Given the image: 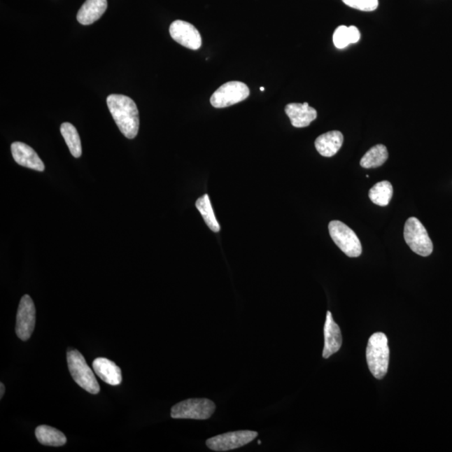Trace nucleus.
Masks as SVG:
<instances>
[{
	"label": "nucleus",
	"mask_w": 452,
	"mask_h": 452,
	"mask_svg": "<svg viewBox=\"0 0 452 452\" xmlns=\"http://www.w3.org/2000/svg\"><path fill=\"white\" fill-rule=\"evenodd\" d=\"M106 104L121 133L127 139H134L139 130V114L134 101L125 95L112 94L106 98Z\"/></svg>",
	"instance_id": "nucleus-1"
},
{
	"label": "nucleus",
	"mask_w": 452,
	"mask_h": 452,
	"mask_svg": "<svg viewBox=\"0 0 452 452\" xmlns=\"http://www.w3.org/2000/svg\"><path fill=\"white\" fill-rule=\"evenodd\" d=\"M366 359L374 378L382 379L386 376L389 368L390 348L385 334L375 332L370 337L366 349Z\"/></svg>",
	"instance_id": "nucleus-2"
},
{
	"label": "nucleus",
	"mask_w": 452,
	"mask_h": 452,
	"mask_svg": "<svg viewBox=\"0 0 452 452\" xmlns=\"http://www.w3.org/2000/svg\"><path fill=\"white\" fill-rule=\"evenodd\" d=\"M66 358L68 368L75 382L92 395L99 393V383L82 353L76 349L69 348L67 351Z\"/></svg>",
	"instance_id": "nucleus-3"
},
{
	"label": "nucleus",
	"mask_w": 452,
	"mask_h": 452,
	"mask_svg": "<svg viewBox=\"0 0 452 452\" xmlns=\"http://www.w3.org/2000/svg\"><path fill=\"white\" fill-rule=\"evenodd\" d=\"M404 237L407 244L414 253L428 257L433 251V243L429 236L428 230L415 217H411L404 225Z\"/></svg>",
	"instance_id": "nucleus-4"
},
{
	"label": "nucleus",
	"mask_w": 452,
	"mask_h": 452,
	"mask_svg": "<svg viewBox=\"0 0 452 452\" xmlns=\"http://www.w3.org/2000/svg\"><path fill=\"white\" fill-rule=\"evenodd\" d=\"M216 404L208 399H189L174 404V419L208 420L216 411Z\"/></svg>",
	"instance_id": "nucleus-5"
},
{
	"label": "nucleus",
	"mask_w": 452,
	"mask_h": 452,
	"mask_svg": "<svg viewBox=\"0 0 452 452\" xmlns=\"http://www.w3.org/2000/svg\"><path fill=\"white\" fill-rule=\"evenodd\" d=\"M330 236L339 248L349 257H358L362 254L359 237L351 228L339 220H332L328 225Z\"/></svg>",
	"instance_id": "nucleus-6"
},
{
	"label": "nucleus",
	"mask_w": 452,
	"mask_h": 452,
	"mask_svg": "<svg viewBox=\"0 0 452 452\" xmlns=\"http://www.w3.org/2000/svg\"><path fill=\"white\" fill-rule=\"evenodd\" d=\"M257 436L258 433L253 430H237L210 438L206 442V446L212 451H228L249 444Z\"/></svg>",
	"instance_id": "nucleus-7"
},
{
	"label": "nucleus",
	"mask_w": 452,
	"mask_h": 452,
	"mask_svg": "<svg viewBox=\"0 0 452 452\" xmlns=\"http://www.w3.org/2000/svg\"><path fill=\"white\" fill-rule=\"evenodd\" d=\"M250 95L249 87L241 82H229L217 89L211 97L214 108H224L244 101Z\"/></svg>",
	"instance_id": "nucleus-8"
},
{
	"label": "nucleus",
	"mask_w": 452,
	"mask_h": 452,
	"mask_svg": "<svg viewBox=\"0 0 452 452\" xmlns=\"http://www.w3.org/2000/svg\"><path fill=\"white\" fill-rule=\"evenodd\" d=\"M36 306L32 298L24 295L21 298L16 317L15 332L22 341L31 338L36 326Z\"/></svg>",
	"instance_id": "nucleus-9"
},
{
	"label": "nucleus",
	"mask_w": 452,
	"mask_h": 452,
	"mask_svg": "<svg viewBox=\"0 0 452 452\" xmlns=\"http://www.w3.org/2000/svg\"><path fill=\"white\" fill-rule=\"evenodd\" d=\"M170 36L174 41L190 50H198L202 44V36L193 24L176 20L170 25Z\"/></svg>",
	"instance_id": "nucleus-10"
},
{
	"label": "nucleus",
	"mask_w": 452,
	"mask_h": 452,
	"mask_svg": "<svg viewBox=\"0 0 452 452\" xmlns=\"http://www.w3.org/2000/svg\"><path fill=\"white\" fill-rule=\"evenodd\" d=\"M13 157L17 164L23 167L43 172L45 164L37 153L29 145L21 142L13 143L11 145Z\"/></svg>",
	"instance_id": "nucleus-11"
},
{
	"label": "nucleus",
	"mask_w": 452,
	"mask_h": 452,
	"mask_svg": "<svg viewBox=\"0 0 452 452\" xmlns=\"http://www.w3.org/2000/svg\"><path fill=\"white\" fill-rule=\"evenodd\" d=\"M342 334L340 327L334 322L332 315L327 311L326 322L324 324V348L323 357L328 359L331 355H334L342 346Z\"/></svg>",
	"instance_id": "nucleus-12"
},
{
	"label": "nucleus",
	"mask_w": 452,
	"mask_h": 452,
	"mask_svg": "<svg viewBox=\"0 0 452 452\" xmlns=\"http://www.w3.org/2000/svg\"><path fill=\"white\" fill-rule=\"evenodd\" d=\"M285 112L295 127H309L318 116L317 111L311 108L308 102L302 104H290L285 106Z\"/></svg>",
	"instance_id": "nucleus-13"
},
{
	"label": "nucleus",
	"mask_w": 452,
	"mask_h": 452,
	"mask_svg": "<svg viewBox=\"0 0 452 452\" xmlns=\"http://www.w3.org/2000/svg\"><path fill=\"white\" fill-rule=\"evenodd\" d=\"M92 368L97 376L108 385L115 386L122 383L121 369L114 362L106 358H97L92 362Z\"/></svg>",
	"instance_id": "nucleus-14"
},
{
	"label": "nucleus",
	"mask_w": 452,
	"mask_h": 452,
	"mask_svg": "<svg viewBox=\"0 0 452 452\" xmlns=\"http://www.w3.org/2000/svg\"><path fill=\"white\" fill-rule=\"evenodd\" d=\"M108 8V0H86L80 7L76 19L83 25L92 24L99 20Z\"/></svg>",
	"instance_id": "nucleus-15"
},
{
	"label": "nucleus",
	"mask_w": 452,
	"mask_h": 452,
	"mask_svg": "<svg viewBox=\"0 0 452 452\" xmlns=\"http://www.w3.org/2000/svg\"><path fill=\"white\" fill-rule=\"evenodd\" d=\"M344 143V135L339 131H331L319 136L315 141L317 151L323 157L334 156Z\"/></svg>",
	"instance_id": "nucleus-16"
},
{
	"label": "nucleus",
	"mask_w": 452,
	"mask_h": 452,
	"mask_svg": "<svg viewBox=\"0 0 452 452\" xmlns=\"http://www.w3.org/2000/svg\"><path fill=\"white\" fill-rule=\"evenodd\" d=\"M36 437L41 444L44 446H62L67 442L65 435L48 425L38 426L36 429Z\"/></svg>",
	"instance_id": "nucleus-17"
},
{
	"label": "nucleus",
	"mask_w": 452,
	"mask_h": 452,
	"mask_svg": "<svg viewBox=\"0 0 452 452\" xmlns=\"http://www.w3.org/2000/svg\"><path fill=\"white\" fill-rule=\"evenodd\" d=\"M389 157V153L385 145L378 144L371 148L360 160V165L365 169H374L381 167L386 163Z\"/></svg>",
	"instance_id": "nucleus-18"
},
{
	"label": "nucleus",
	"mask_w": 452,
	"mask_h": 452,
	"mask_svg": "<svg viewBox=\"0 0 452 452\" xmlns=\"http://www.w3.org/2000/svg\"><path fill=\"white\" fill-rule=\"evenodd\" d=\"M393 196V186L389 181L377 183L371 188L369 197L374 204L379 206H387Z\"/></svg>",
	"instance_id": "nucleus-19"
},
{
	"label": "nucleus",
	"mask_w": 452,
	"mask_h": 452,
	"mask_svg": "<svg viewBox=\"0 0 452 452\" xmlns=\"http://www.w3.org/2000/svg\"><path fill=\"white\" fill-rule=\"evenodd\" d=\"M61 133L71 155L80 157L83 153L82 143L76 127L69 122H64L61 126Z\"/></svg>",
	"instance_id": "nucleus-20"
},
{
	"label": "nucleus",
	"mask_w": 452,
	"mask_h": 452,
	"mask_svg": "<svg viewBox=\"0 0 452 452\" xmlns=\"http://www.w3.org/2000/svg\"><path fill=\"white\" fill-rule=\"evenodd\" d=\"M196 208L202 214L204 223L209 226L212 232L216 233L219 232L220 230V226L217 221L215 216L214 211L211 203V199L209 198L208 195H204L202 197H200L197 199V202L195 203Z\"/></svg>",
	"instance_id": "nucleus-21"
},
{
	"label": "nucleus",
	"mask_w": 452,
	"mask_h": 452,
	"mask_svg": "<svg viewBox=\"0 0 452 452\" xmlns=\"http://www.w3.org/2000/svg\"><path fill=\"white\" fill-rule=\"evenodd\" d=\"M346 6L361 11H374L379 6L378 0H342Z\"/></svg>",
	"instance_id": "nucleus-22"
},
{
	"label": "nucleus",
	"mask_w": 452,
	"mask_h": 452,
	"mask_svg": "<svg viewBox=\"0 0 452 452\" xmlns=\"http://www.w3.org/2000/svg\"><path fill=\"white\" fill-rule=\"evenodd\" d=\"M334 43L338 49H344L345 47L351 44L348 39L347 27L341 25V27L336 29L334 34Z\"/></svg>",
	"instance_id": "nucleus-23"
},
{
	"label": "nucleus",
	"mask_w": 452,
	"mask_h": 452,
	"mask_svg": "<svg viewBox=\"0 0 452 452\" xmlns=\"http://www.w3.org/2000/svg\"><path fill=\"white\" fill-rule=\"evenodd\" d=\"M348 39L351 44L357 43L360 40V32L356 27H348Z\"/></svg>",
	"instance_id": "nucleus-24"
},
{
	"label": "nucleus",
	"mask_w": 452,
	"mask_h": 452,
	"mask_svg": "<svg viewBox=\"0 0 452 452\" xmlns=\"http://www.w3.org/2000/svg\"><path fill=\"white\" fill-rule=\"evenodd\" d=\"M0 387H1V393H0V398H3V396L4 395V392H6V386H4L3 383H0Z\"/></svg>",
	"instance_id": "nucleus-25"
},
{
	"label": "nucleus",
	"mask_w": 452,
	"mask_h": 452,
	"mask_svg": "<svg viewBox=\"0 0 452 452\" xmlns=\"http://www.w3.org/2000/svg\"><path fill=\"white\" fill-rule=\"evenodd\" d=\"M264 90H265V88H264V87H261V91H262V92H264Z\"/></svg>",
	"instance_id": "nucleus-26"
}]
</instances>
